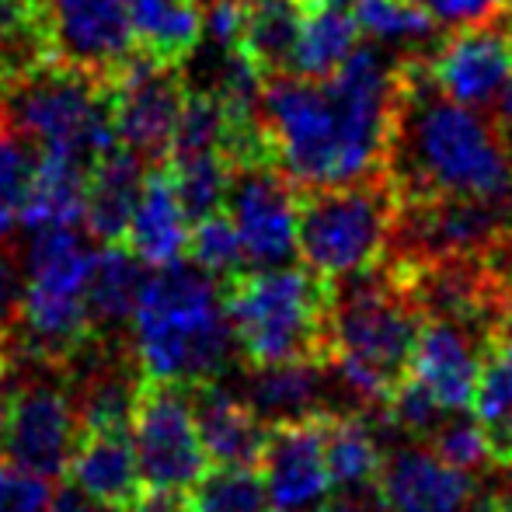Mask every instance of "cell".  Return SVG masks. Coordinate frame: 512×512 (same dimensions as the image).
<instances>
[{
    "label": "cell",
    "mask_w": 512,
    "mask_h": 512,
    "mask_svg": "<svg viewBox=\"0 0 512 512\" xmlns=\"http://www.w3.org/2000/svg\"><path fill=\"white\" fill-rule=\"evenodd\" d=\"M387 171L401 196H512V150L499 122L446 98L425 70V53H401Z\"/></svg>",
    "instance_id": "cell-1"
},
{
    "label": "cell",
    "mask_w": 512,
    "mask_h": 512,
    "mask_svg": "<svg viewBox=\"0 0 512 512\" xmlns=\"http://www.w3.org/2000/svg\"><path fill=\"white\" fill-rule=\"evenodd\" d=\"M418 321L391 258L328 283V363L356 405H380L408 377Z\"/></svg>",
    "instance_id": "cell-2"
},
{
    "label": "cell",
    "mask_w": 512,
    "mask_h": 512,
    "mask_svg": "<svg viewBox=\"0 0 512 512\" xmlns=\"http://www.w3.org/2000/svg\"><path fill=\"white\" fill-rule=\"evenodd\" d=\"M129 349L140 370L157 380L189 387L227 377L237 345L223 286L182 258L154 269L129 324Z\"/></svg>",
    "instance_id": "cell-3"
},
{
    "label": "cell",
    "mask_w": 512,
    "mask_h": 512,
    "mask_svg": "<svg viewBox=\"0 0 512 512\" xmlns=\"http://www.w3.org/2000/svg\"><path fill=\"white\" fill-rule=\"evenodd\" d=\"M223 304L244 366L328 363V279L307 265L244 269L223 283Z\"/></svg>",
    "instance_id": "cell-4"
},
{
    "label": "cell",
    "mask_w": 512,
    "mask_h": 512,
    "mask_svg": "<svg viewBox=\"0 0 512 512\" xmlns=\"http://www.w3.org/2000/svg\"><path fill=\"white\" fill-rule=\"evenodd\" d=\"M398 209L401 192L387 168L342 185L297 189V255L328 283L384 262Z\"/></svg>",
    "instance_id": "cell-5"
},
{
    "label": "cell",
    "mask_w": 512,
    "mask_h": 512,
    "mask_svg": "<svg viewBox=\"0 0 512 512\" xmlns=\"http://www.w3.org/2000/svg\"><path fill=\"white\" fill-rule=\"evenodd\" d=\"M0 122L39 150H60L84 164H95L115 143L108 88L60 60L0 88Z\"/></svg>",
    "instance_id": "cell-6"
},
{
    "label": "cell",
    "mask_w": 512,
    "mask_h": 512,
    "mask_svg": "<svg viewBox=\"0 0 512 512\" xmlns=\"http://www.w3.org/2000/svg\"><path fill=\"white\" fill-rule=\"evenodd\" d=\"M258 122L269 157L297 189L342 185L338 122L324 81L297 74H265Z\"/></svg>",
    "instance_id": "cell-7"
},
{
    "label": "cell",
    "mask_w": 512,
    "mask_h": 512,
    "mask_svg": "<svg viewBox=\"0 0 512 512\" xmlns=\"http://www.w3.org/2000/svg\"><path fill=\"white\" fill-rule=\"evenodd\" d=\"M136 464L150 492H189L209 457L189 405V387L143 373L129 418Z\"/></svg>",
    "instance_id": "cell-8"
},
{
    "label": "cell",
    "mask_w": 512,
    "mask_h": 512,
    "mask_svg": "<svg viewBox=\"0 0 512 512\" xmlns=\"http://www.w3.org/2000/svg\"><path fill=\"white\" fill-rule=\"evenodd\" d=\"M77 432H81V422H77L63 370L14 363V398L4 457L49 481H63Z\"/></svg>",
    "instance_id": "cell-9"
},
{
    "label": "cell",
    "mask_w": 512,
    "mask_h": 512,
    "mask_svg": "<svg viewBox=\"0 0 512 512\" xmlns=\"http://www.w3.org/2000/svg\"><path fill=\"white\" fill-rule=\"evenodd\" d=\"M185 91H189V81L182 67H168V63L133 53L108 81V112H112L115 140L136 157H143L150 168H161L171 154Z\"/></svg>",
    "instance_id": "cell-10"
},
{
    "label": "cell",
    "mask_w": 512,
    "mask_h": 512,
    "mask_svg": "<svg viewBox=\"0 0 512 512\" xmlns=\"http://www.w3.org/2000/svg\"><path fill=\"white\" fill-rule=\"evenodd\" d=\"M223 206L244 244L248 269H272L297 255V185L276 164L230 171Z\"/></svg>",
    "instance_id": "cell-11"
},
{
    "label": "cell",
    "mask_w": 512,
    "mask_h": 512,
    "mask_svg": "<svg viewBox=\"0 0 512 512\" xmlns=\"http://www.w3.org/2000/svg\"><path fill=\"white\" fill-rule=\"evenodd\" d=\"M42 11L56 60L105 88L136 53L129 0H42Z\"/></svg>",
    "instance_id": "cell-12"
},
{
    "label": "cell",
    "mask_w": 512,
    "mask_h": 512,
    "mask_svg": "<svg viewBox=\"0 0 512 512\" xmlns=\"http://www.w3.org/2000/svg\"><path fill=\"white\" fill-rule=\"evenodd\" d=\"M425 70L453 102L471 108L495 105L512 77V11L439 39L436 49L425 53Z\"/></svg>",
    "instance_id": "cell-13"
},
{
    "label": "cell",
    "mask_w": 512,
    "mask_h": 512,
    "mask_svg": "<svg viewBox=\"0 0 512 512\" xmlns=\"http://www.w3.org/2000/svg\"><path fill=\"white\" fill-rule=\"evenodd\" d=\"M387 512H478L481 478L446 464L429 443L387 446L380 464Z\"/></svg>",
    "instance_id": "cell-14"
},
{
    "label": "cell",
    "mask_w": 512,
    "mask_h": 512,
    "mask_svg": "<svg viewBox=\"0 0 512 512\" xmlns=\"http://www.w3.org/2000/svg\"><path fill=\"white\" fill-rule=\"evenodd\" d=\"M258 471L269 488L272 512H304L321 502L331 488L321 415L269 425Z\"/></svg>",
    "instance_id": "cell-15"
},
{
    "label": "cell",
    "mask_w": 512,
    "mask_h": 512,
    "mask_svg": "<svg viewBox=\"0 0 512 512\" xmlns=\"http://www.w3.org/2000/svg\"><path fill=\"white\" fill-rule=\"evenodd\" d=\"M481 352L485 342L464 324H453L446 317H422L408 373L439 401L443 411H464L471 408Z\"/></svg>",
    "instance_id": "cell-16"
},
{
    "label": "cell",
    "mask_w": 512,
    "mask_h": 512,
    "mask_svg": "<svg viewBox=\"0 0 512 512\" xmlns=\"http://www.w3.org/2000/svg\"><path fill=\"white\" fill-rule=\"evenodd\" d=\"M189 405L209 464L258 467L269 425L244 401V394L230 391L223 377L199 380L189 384Z\"/></svg>",
    "instance_id": "cell-17"
},
{
    "label": "cell",
    "mask_w": 512,
    "mask_h": 512,
    "mask_svg": "<svg viewBox=\"0 0 512 512\" xmlns=\"http://www.w3.org/2000/svg\"><path fill=\"white\" fill-rule=\"evenodd\" d=\"M63 481L108 509H126L143 492L129 425H88L77 432Z\"/></svg>",
    "instance_id": "cell-18"
},
{
    "label": "cell",
    "mask_w": 512,
    "mask_h": 512,
    "mask_svg": "<svg viewBox=\"0 0 512 512\" xmlns=\"http://www.w3.org/2000/svg\"><path fill=\"white\" fill-rule=\"evenodd\" d=\"M331 363L321 359H293V363L272 366H248L241 394L251 408L258 411L265 425L300 422V418H317L335 405L331 398Z\"/></svg>",
    "instance_id": "cell-19"
},
{
    "label": "cell",
    "mask_w": 512,
    "mask_h": 512,
    "mask_svg": "<svg viewBox=\"0 0 512 512\" xmlns=\"http://www.w3.org/2000/svg\"><path fill=\"white\" fill-rule=\"evenodd\" d=\"M150 164L136 157L119 140L91 164L88 171V192H84V213L81 223L98 244L126 241L129 220H133L136 199H140L143 178Z\"/></svg>",
    "instance_id": "cell-20"
},
{
    "label": "cell",
    "mask_w": 512,
    "mask_h": 512,
    "mask_svg": "<svg viewBox=\"0 0 512 512\" xmlns=\"http://www.w3.org/2000/svg\"><path fill=\"white\" fill-rule=\"evenodd\" d=\"M147 276L150 265L126 241L98 244L88 290H84L91 328L98 338H129V324H133Z\"/></svg>",
    "instance_id": "cell-21"
},
{
    "label": "cell",
    "mask_w": 512,
    "mask_h": 512,
    "mask_svg": "<svg viewBox=\"0 0 512 512\" xmlns=\"http://www.w3.org/2000/svg\"><path fill=\"white\" fill-rule=\"evenodd\" d=\"M189 230H192V220L185 216L182 203H178L168 171L150 168L147 178H143L140 199H136L133 220H129L126 244L150 265V269H161V265H171V262H178V258H185Z\"/></svg>",
    "instance_id": "cell-22"
},
{
    "label": "cell",
    "mask_w": 512,
    "mask_h": 512,
    "mask_svg": "<svg viewBox=\"0 0 512 512\" xmlns=\"http://www.w3.org/2000/svg\"><path fill=\"white\" fill-rule=\"evenodd\" d=\"M95 265V251L81 241L77 223H53V227H35L21 251V269L25 286L49 293H67L84 297Z\"/></svg>",
    "instance_id": "cell-23"
},
{
    "label": "cell",
    "mask_w": 512,
    "mask_h": 512,
    "mask_svg": "<svg viewBox=\"0 0 512 512\" xmlns=\"http://www.w3.org/2000/svg\"><path fill=\"white\" fill-rule=\"evenodd\" d=\"M324 460L331 488L377 481L384 464V439L370 418V408H331L321 415Z\"/></svg>",
    "instance_id": "cell-24"
},
{
    "label": "cell",
    "mask_w": 512,
    "mask_h": 512,
    "mask_svg": "<svg viewBox=\"0 0 512 512\" xmlns=\"http://www.w3.org/2000/svg\"><path fill=\"white\" fill-rule=\"evenodd\" d=\"M359 25L342 4L331 0H300V39L293 49L290 74L324 81L356 49Z\"/></svg>",
    "instance_id": "cell-25"
},
{
    "label": "cell",
    "mask_w": 512,
    "mask_h": 512,
    "mask_svg": "<svg viewBox=\"0 0 512 512\" xmlns=\"http://www.w3.org/2000/svg\"><path fill=\"white\" fill-rule=\"evenodd\" d=\"M136 53L168 67H185L203 39V14L189 0H129Z\"/></svg>",
    "instance_id": "cell-26"
},
{
    "label": "cell",
    "mask_w": 512,
    "mask_h": 512,
    "mask_svg": "<svg viewBox=\"0 0 512 512\" xmlns=\"http://www.w3.org/2000/svg\"><path fill=\"white\" fill-rule=\"evenodd\" d=\"M91 164L77 161L60 150H39L32 192H28L21 227H53V223H81L84 192H88Z\"/></svg>",
    "instance_id": "cell-27"
},
{
    "label": "cell",
    "mask_w": 512,
    "mask_h": 512,
    "mask_svg": "<svg viewBox=\"0 0 512 512\" xmlns=\"http://www.w3.org/2000/svg\"><path fill=\"white\" fill-rule=\"evenodd\" d=\"M42 0H0V88L53 63Z\"/></svg>",
    "instance_id": "cell-28"
},
{
    "label": "cell",
    "mask_w": 512,
    "mask_h": 512,
    "mask_svg": "<svg viewBox=\"0 0 512 512\" xmlns=\"http://www.w3.org/2000/svg\"><path fill=\"white\" fill-rule=\"evenodd\" d=\"M300 39V0H251L241 32V53L262 74H290Z\"/></svg>",
    "instance_id": "cell-29"
},
{
    "label": "cell",
    "mask_w": 512,
    "mask_h": 512,
    "mask_svg": "<svg viewBox=\"0 0 512 512\" xmlns=\"http://www.w3.org/2000/svg\"><path fill=\"white\" fill-rule=\"evenodd\" d=\"M359 32L370 35L377 46L398 53H429L439 39V21L425 11L422 0H356Z\"/></svg>",
    "instance_id": "cell-30"
},
{
    "label": "cell",
    "mask_w": 512,
    "mask_h": 512,
    "mask_svg": "<svg viewBox=\"0 0 512 512\" xmlns=\"http://www.w3.org/2000/svg\"><path fill=\"white\" fill-rule=\"evenodd\" d=\"M471 415L485 425L488 443L512 429V317L485 342L471 394Z\"/></svg>",
    "instance_id": "cell-31"
},
{
    "label": "cell",
    "mask_w": 512,
    "mask_h": 512,
    "mask_svg": "<svg viewBox=\"0 0 512 512\" xmlns=\"http://www.w3.org/2000/svg\"><path fill=\"white\" fill-rule=\"evenodd\" d=\"M185 499L192 512H272L262 471L241 464H209Z\"/></svg>",
    "instance_id": "cell-32"
},
{
    "label": "cell",
    "mask_w": 512,
    "mask_h": 512,
    "mask_svg": "<svg viewBox=\"0 0 512 512\" xmlns=\"http://www.w3.org/2000/svg\"><path fill=\"white\" fill-rule=\"evenodd\" d=\"M161 168L168 171L171 185H175L178 203H182L185 216H189L192 223L203 220V216H209V213H220L223 203H227L230 164L220 150L168 157Z\"/></svg>",
    "instance_id": "cell-33"
},
{
    "label": "cell",
    "mask_w": 512,
    "mask_h": 512,
    "mask_svg": "<svg viewBox=\"0 0 512 512\" xmlns=\"http://www.w3.org/2000/svg\"><path fill=\"white\" fill-rule=\"evenodd\" d=\"M35 164H39V147L0 122V237L21 230Z\"/></svg>",
    "instance_id": "cell-34"
},
{
    "label": "cell",
    "mask_w": 512,
    "mask_h": 512,
    "mask_svg": "<svg viewBox=\"0 0 512 512\" xmlns=\"http://www.w3.org/2000/svg\"><path fill=\"white\" fill-rule=\"evenodd\" d=\"M185 255L192 258V265L209 272L220 286L248 269V258H244V244H241V237H237V227L223 209L192 223Z\"/></svg>",
    "instance_id": "cell-35"
},
{
    "label": "cell",
    "mask_w": 512,
    "mask_h": 512,
    "mask_svg": "<svg viewBox=\"0 0 512 512\" xmlns=\"http://www.w3.org/2000/svg\"><path fill=\"white\" fill-rule=\"evenodd\" d=\"M429 446L446 460V464L460 467V471L474 474V478H485L495 467V453L492 443H488L485 425L474 415H446L443 422L436 425V432L429 436Z\"/></svg>",
    "instance_id": "cell-36"
},
{
    "label": "cell",
    "mask_w": 512,
    "mask_h": 512,
    "mask_svg": "<svg viewBox=\"0 0 512 512\" xmlns=\"http://www.w3.org/2000/svg\"><path fill=\"white\" fill-rule=\"evenodd\" d=\"M56 481L32 474L0 457V512H46Z\"/></svg>",
    "instance_id": "cell-37"
},
{
    "label": "cell",
    "mask_w": 512,
    "mask_h": 512,
    "mask_svg": "<svg viewBox=\"0 0 512 512\" xmlns=\"http://www.w3.org/2000/svg\"><path fill=\"white\" fill-rule=\"evenodd\" d=\"M21 297H25L21 251L11 244V237H0V338H11L21 310Z\"/></svg>",
    "instance_id": "cell-38"
},
{
    "label": "cell",
    "mask_w": 512,
    "mask_h": 512,
    "mask_svg": "<svg viewBox=\"0 0 512 512\" xmlns=\"http://www.w3.org/2000/svg\"><path fill=\"white\" fill-rule=\"evenodd\" d=\"M425 11L446 28H467V25H485L509 11L506 0H422Z\"/></svg>",
    "instance_id": "cell-39"
},
{
    "label": "cell",
    "mask_w": 512,
    "mask_h": 512,
    "mask_svg": "<svg viewBox=\"0 0 512 512\" xmlns=\"http://www.w3.org/2000/svg\"><path fill=\"white\" fill-rule=\"evenodd\" d=\"M331 512H387L380 481H363V485H342L331 492Z\"/></svg>",
    "instance_id": "cell-40"
},
{
    "label": "cell",
    "mask_w": 512,
    "mask_h": 512,
    "mask_svg": "<svg viewBox=\"0 0 512 512\" xmlns=\"http://www.w3.org/2000/svg\"><path fill=\"white\" fill-rule=\"evenodd\" d=\"M481 506L478 512H512V460H502L481 478Z\"/></svg>",
    "instance_id": "cell-41"
},
{
    "label": "cell",
    "mask_w": 512,
    "mask_h": 512,
    "mask_svg": "<svg viewBox=\"0 0 512 512\" xmlns=\"http://www.w3.org/2000/svg\"><path fill=\"white\" fill-rule=\"evenodd\" d=\"M119 512H192V509H189L185 492H150V488H143V492Z\"/></svg>",
    "instance_id": "cell-42"
},
{
    "label": "cell",
    "mask_w": 512,
    "mask_h": 512,
    "mask_svg": "<svg viewBox=\"0 0 512 512\" xmlns=\"http://www.w3.org/2000/svg\"><path fill=\"white\" fill-rule=\"evenodd\" d=\"M46 512H115V509L95 502L91 495H84L81 488L63 485V492H53V502H49Z\"/></svg>",
    "instance_id": "cell-43"
},
{
    "label": "cell",
    "mask_w": 512,
    "mask_h": 512,
    "mask_svg": "<svg viewBox=\"0 0 512 512\" xmlns=\"http://www.w3.org/2000/svg\"><path fill=\"white\" fill-rule=\"evenodd\" d=\"M11 398H14V366H0V457H4V443H7Z\"/></svg>",
    "instance_id": "cell-44"
},
{
    "label": "cell",
    "mask_w": 512,
    "mask_h": 512,
    "mask_svg": "<svg viewBox=\"0 0 512 512\" xmlns=\"http://www.w3.org/2000/svg\"><path fill=\"white\" fill-rule=\"evenodd\" d=\"M499 129H502V136H506V143H509V150H512V77H509V84L502 88V95H499Z\"/></svg>",
    "instance_id": "cell-45"
},
{
    "label": "cell",
    "mask_w": 512,
    "mask_h": 512,
    "mask_svg": "<svg viewBox=\"0 0 512 512\" xmlns=\"http://www.w3.org/2000/svg\"><path fill=\"white\" fill-rule=\"evenodd\" d=\"M499 258H502V265H506V272L512 276V223H509V234H506V244L499 248Z\"/></svg>",
    "instance_id": "cell-46"
},
{
    "label": "cell",
    "mask_w": 512,
    "mask_h": 512,
    "mask_svg": "<svg viewBox=\"0 0 512 512\" xmlns=\"http://www.w3.org/2000/svg\"><path fill=\"white\" fill-rule=\"evenodd\" d=\"M0 366H14V352H11V338H0Z\"/></svg>",
    "instance_id": "cell-47"
},
{
    "label": "cell",
    "mask_w": 512,
    "mask_h": 512,
    "mask_svg": "<svg viewBox=\"0 0 512 512\" xmlns=\"http://www.w3.org/2000/svg\"><path fill=\"white\" fill-rule=\"evenodd\" d=\"M331 4H342L345 7V4H356V0H331Z\"/></svg>",
    "instance_id": "cell-48"
},
{
    "label": "cell",
    "mask_w": 512,
    "mask_h": 512,
    "mask_svg": "<svg viewBox=\"0 0 512 512\" xmlns=\"http://www.w3.org/2000/svg\"><path fill=\"white\" fill-rule=\"evenodd\" d=\"M506 4H509V11H512V0H506Z\"/></svg>",
    "instance_id": "cell-49"
}]
</instances>
